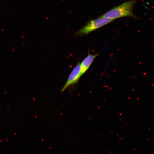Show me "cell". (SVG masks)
I'll return each mask as SVG.
<instances>
[{
    "instance_id": "obj_3",
    "label": "cell",
    "mask_w": 154,
    "mask_h": 154,
    "mask_svg": "<svg viewBox=\"0 0 154 154\" xmlns=\"http://www.w3.org/2000/svg\"><path fill=\"white\" fill-rule=\"evenodd\" d=\"M80 63L79 62L69 75L67 80L61 90L63 92L68 87L77 83L80 75Z\"/></svg>"
},
{
    "instance_id": "obj_2",
    "label": "cell",
    "mask_w": 154,
    "mask_h": 154,
    "mask_svg": "<svg viewBox=\"0 0 154 154\" xmlns=\"http://www.w3.org/2000/svg\"><path fill=\"white\" fill-rule=\"evenodd\" d=\"M114 19L108 18L101 17L91 20L76 33V36L87 35L90 32L101 27L112 21Z\"/></svg>"
},
{
    "instance_id": "obj_1",
    "label": "cell",
    "mask_w": 154,
    "mask_h": 154,
    "mask_svg": "<svg viewBox=\"0 0 154 154\" xmlns=\"http://www.w3.org/2000/svg\"><path fill=\"white\" fill-rule=\"evenodd\" d=\"M136 2V0L125 2L107 12L100 17L108 18L115 19L118 18L129 17L137 19L138 17L133 13L132 9Z\"/></svg>"
},
{
    "instance_id": "obj_4",
    "label": "cell",
    "mask_w": 154,
    "mask_h": 154,
    "mask_svg": "<svg viewBox=\"0 0 154 154\" xmlns=\"http://www.w3.org/2000/svg\"><path fill=\"white\" fill-rule=\"evenodd\" d=\"M98 54L94 55L90 54V51L88 55L80 64V75L81 76L87 70L92 63L95 58L98 55Z\"/></svg>"
}]
</instances>
